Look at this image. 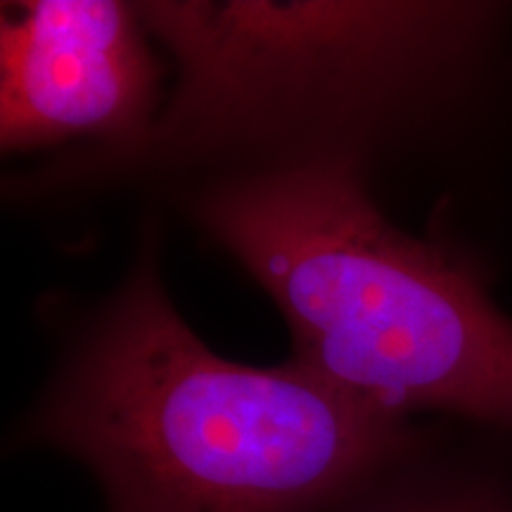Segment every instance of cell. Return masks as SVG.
<instances>
[{
  "label": "cell",
  "instance_id": "obj_1",
  "mask_svg": "<svg viewBox=\"0 0 512 512\" xmlns=\"http://www.w3.org/2000/svg\"><path fill=\"white\" fill-rule=\"evenodd\" d=\"M136 5L174 64L162 114L133 145L76 147L17 178L15 200L297 166L368 176L377 157L470 98L510 15L406 0Z\"/></svg>",
  "mask_w": 512,
  "mask_h": 512
},
{
  "label": "cell",
  "instance_id": "obj_2",
  "mask_svg": "<svg viewBox=\"0 0 512 512\" xmlns=\"http://www.w3.org/2000/svg\"><path fill=\"white\" fill-rule=\"evenodd\" d=\"M29 437L81 460L107 512H328L418 456V434L287 361L209 349L171 302L159 238L69 339Z\"/></svg>",
  "mask_w": 512,
  "mask_h": 512
},
{
  "label": "cell",
  "instance_id": "obj_3",
  "mask_svg": "<svg viewBox=\"0 0 512 512\" xmlns=\"http://www.w3.org/2000/svg\"><path fill=\"white\" fill-rule=\"evenodd\" d=\"M190 219L283 313L290 361L377 411L512 434V320L484 271L403 233L351 166L192 183Z\"/></svg>",
  "mask_w": 512,
  "mask_h": 512
},
{
  "label": "cell",
  "instance_id": "obj_4",
  "mask_svg": "<svg viewBox=\"0 0 512 512\" xmlns=\"http://www.w3.org/2000/svg\"><path fill=\"white\" fill-rule=\"evenodd\" d=\"M166 60L136 3L24 0L0 12V145L121 150L162 114Z\"/></svg>",
  "mask_w": 512,
  "mask_h": 512
},
{
  "label": "cell",
  "instance_id": "obj_5",
  "mask_svg": "<svg viewBox=\"0 0 512 512\" xmlns=\"http://www.w3.org/2000/svg\"><path fill=\"white\" fill-rule=\"evenodd\" d=\"M351 512H512V494L486 477L399 479L396 470L354 501Z\"/></svg>",
  "mask_w": 512,
  "mask_h": 512
}]
</instances>
